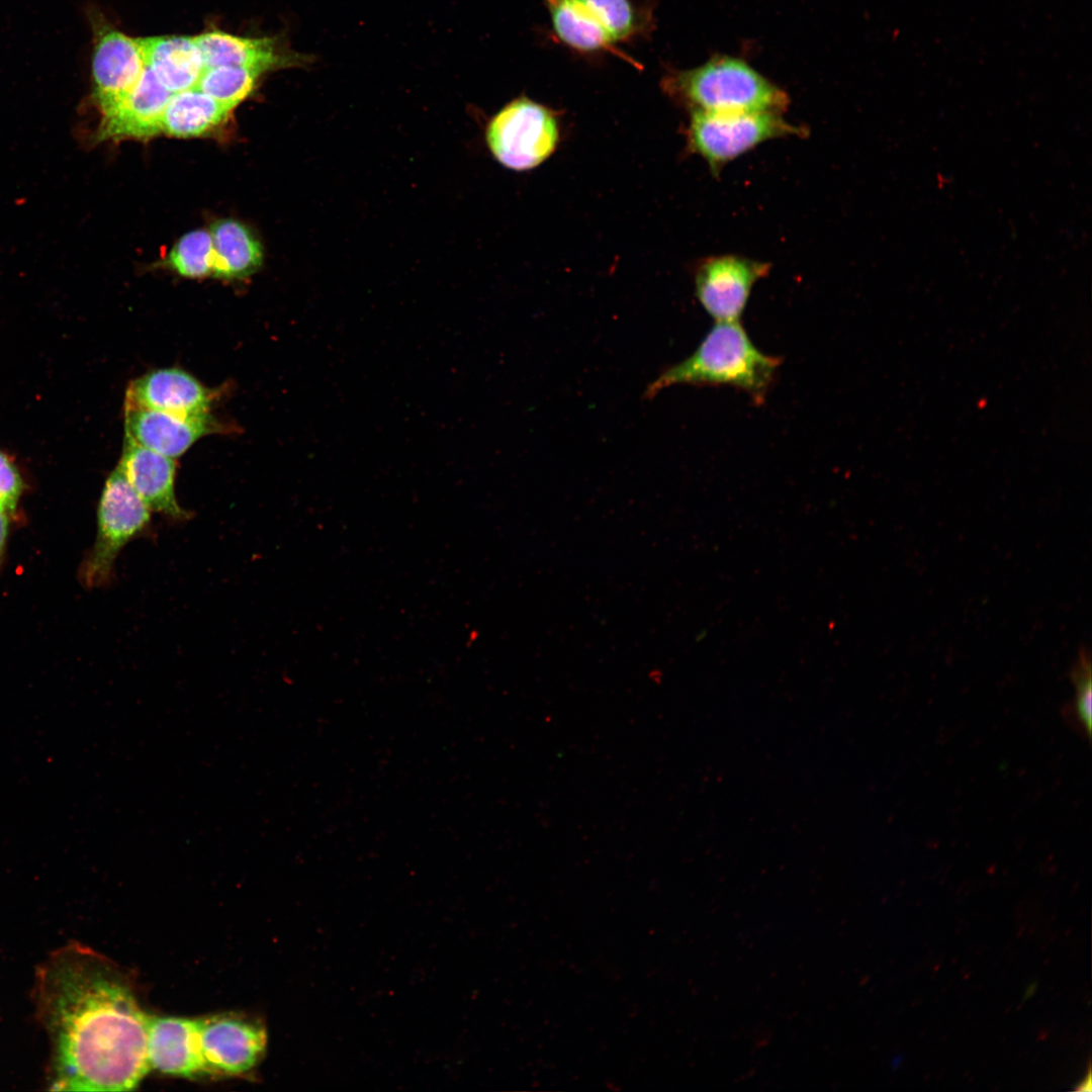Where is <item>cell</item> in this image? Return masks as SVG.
<instances>
[{
    "label": "cell",
    "instance_id": "8fae6325",
    "mask_svg": "<svg viewBox=\"0 0 1092 1092\" xmlns=\"http://www.w3.org/2000/svg\"><path fill=\"white\" fill-rule=\"evenodd\" d=\"M172 96L147 68L133 88L102 113L96 140L147 139L162 131V117Z\"/></svg>",
    "mask_w": 1092,
    "mask_h": 1092
},
{
    "label": "cell",
    "instance_id": "5bb4252c",
    "mask_svg": "<svg viewBox=\"0 0 1092 1092\" xmlns=\"http://www.w3.org/2000/svg\"><path fill=\"white\" fill-rule=\"evenodd\" d=\"M147 1055L150 1070L165 1075L195 1077L206 1074L198 1019L150 1016Z\"/></svg>",
    "mask_w": 1092,
    "mask_h": 1092
},
{
    "label": "cell",
    "instance_id": "7a4b0ae2",
    "mask_svg": "<svg viewBox=\"0 0 1092 1092\" xmlns=\"http://www.w3.org/2000/svg\"><path fill=\"white\" fill-rule=\"evenodd\" d=\"M782 358L761 352L740 321L715 322L696 350L663 370L646 387L644 398L676 384L728 385L745 392L754 404L764 402Z\"/></svg>",
    "mask_w": 1092,
    "mask_h": 1092
},
{
    "label": "cell",
    "instance_id": "603a6c76",
    "mask_svg": "<svg viewBox=\"0 0 1092 1092\" xmlns=\"http://www.w3.org/2000/svg\"><path fill=\"white\" fill-rule=\"evenodd\" d=\"M1075 686V698L1069 706L1068 718L1084 737L1091 738L1092 728V682L1091 661L1086 650L1081 651L1071 672Z\"/></svg>",
    "mask_w": 1092,
    "mask_h": 1092
},
{
    "label": "cell",
    "instance_id": "d4e9b609",
    "mask_svg": "<svg viewBox=\"0 0 1092 1092\" xmlns=\"http://www.w3.org/2000/svg\"><path fill=\"white\" fill-rule=\"evenodd\" d=\"M8 534V513L0 510V558L2 556Z\"/></svg>",
    "mask_w": 1092,
    "mask_h": 1092
},
{
    "label": "cell",
    "instance_id": "8992f818",
    "mask_svg": "<svg viewBox=\"0 0 1092 1092\" xmlns=\"http://www.w3.org/2000/svg\"><path fill=\"white\" fill-rule=\"evenodd\" d=\"M151 510L117 466L108 476L97 509V535L81 566V581L88 587L107 583L114 562L131 540L147 533Z\"/></svg>",
    "mask_w": 1092,
    "mask_h": 1092
},
{
    "label": "cell",
    "instance_id": "6da1fadb",
    "mask_svg": "<svg viewBox=\"0 0 1092 1092\" xmlns=\"http://www.w3.org/2000/svg\"><path fill=\"white\" fill-rule=\"evenodd\" d=\"M33 995L51 1090L128 1091L148 1074L150 1016L112 962L71 942L40 964Z\"/></svg>",
    "mask_w": 1092,
    "mask_h": 1092
},
{
    "label": "cell",
    "instance_id": "7402d4cb",
    "mask_svg": "<svg viewBox=\"0 0 1092 1092\" xmlns=\"http://www.w3.org/2000/svg\"><path fill=\"white\" fill-rule=\"evenodd\" d=\"M213 259L210 232L195 230L174 245L168 256V264L182 276L198 278L212 274Z\"/></svg>",
    "mask_w": 1092,
    "mask_h": 1092
},
{
    "label": "cell",
    "instance_id": "9c48e42d",
    "mask_svg": "<svg viewBox=\"0 0 1092 1092\" xmlns=\"http://www.w3.org/2000/svg\"><path fill=\"white\" fill-rule=\"evenodd\" d=\"M145 69L138 38L108 24L97 23L92 79L94 98L101 114L114 107L133 88Z\"/></svg>",
    "mask_w": 1092,
    "mask_h": 1092
},
{
    "label": "cell",
    "instance_id": "7c38bea8",
    "mask_svg": "<svg viewBox=\"0 0 1092 1092\" xmlns=\"http://www.w3.org/2000/svg\"><path fill=\"white\" fill-rule=\"evenodd\" d=\"M117 466L151 511L176 521L188 519L187 511L179 505L175 494L176 462L173 458L124 438Z\"/></svg>",
    "mask_w": 1092,
    "mask_h": 1092
},
{
    "label": "cell",
    "instance_id": "ba28073f",
    "mask_svg": "<svg viewBox=\"0 0 1092 1092\" xmlns=\"http://www.w3.org/2000/svg\"><path fill=\"white\" fill-rule=\"evenodd\" d=\"M200 1049L208 1075H241L262 1058L267 1032L260 1022L224 1013L198 1019Z\"/></svg>",
    "mask_w": 1092,
    "mask_h": 1092
},
{
    "label": "cell",
    "instance_id": "4fadbf2b",
    "mask_svg": "<svg viewBox=\"0 0 1092 1092\" xmlns=\"http://www.w3.org/2000/svg\"><path fill=\"white\" fill-rule=\"evenodd\" d=\"M204 68L238 66L265 73L306 64V56L283 47L275 37H245L212 30L194 36Z\"/></svg>",
    "mask_w": 1092,
    "mask_h": 1092
},
{
    "label": "cell",
    "instance_id": "2e32d148",
    "mask_svg": "<svg viewBox=\"0 0 1092 1092\" xmlns=\"http://www.w3.org/2000/svg\"><path fill=\"white\" fill-rule=\"evenodd\" d=\"M147 68L172 94L195 88L204 70L194 36L138 38Z\"/></svg>",
    "mask_w": 1092,
    "mask_h": 1092
},
{
    "label": "cell",
    "instance_id": "3957f363",
    "mask_svg": "<svg viewBox=\"0 0 1092 1092\" xmlns=\"http://www.w3.org/2000/svg\"><path fill=\"white\" fill-rule=\"evenodd\" d=\"M663 92L690 112H778L786 92L740 59L716 57L698 67L670 71Z\"/></svg>",
    "mask_w": 1092,
    "mask_h": 1092
},
{
    "label": "cell",
    "instance_id": "e0dca14e",
    "mask_svg": "<svg viewBox=\"0 0 1092 1092\" xmlns=\"http://www.w3.org/2000/svg\"><path fill=\"white\" fill-rule=\"evenodd\" d=\"M213 245L212 275L237 279L253 274L262 264L263 250L256 236L235 219H220L210 229Z\"/></svg>",
    "mask_w": 1092,
    "mask_h": 1092
},
{
    "label": "cell",
    "instance_id": "ffe728a7",
    "mask_svg": "<svg viewBox=\"0 0 1092 1092\" xmlns=\"http://www.w3.org/2000/svg\"><path fill=\"white\" fill-rule=\"evenodd\" d=\"M608 32L614 43L646 33L651 14L633 0H577Z\"/></svg>",
    "mask_w": 1092,
    "mask_h": 1092
},
{
    "label": "cell",
    "instance_id": "5b68a950",
    "mask_svg": "<svg viewBox=\"0 0 1092 1092\" xmlns=\"http://www.w3.org/2000/svg\"><path fill=\"white\" fill-rule=\"evenodd\" d=\"M559 140L556 112L526 96L502 107L485 129V142L494 159L514 171L543 164L557 150Z\"/></svg>",
    "mask_w": 1092,
    "mask_h": 1092
},
{
    "label": "cell",
    "instance_id": "ac0fdd59",
    "mask_svg": "<svg viewBox=\"0 0 1092 1092\" xmlns=\"http://www.w3.org/2000/svg\"><path fill=\"white\" fill-rule=\"evenodd\" d=\"M231 111V107L191 88L172 94L162 117V131L178 138L198 136L222 122Z\"/></svg>",
    "mask_w": 1092,
    "mask_h": 1092
},
{
    "label": "cell",
    "instance_id": "277c9868",
    "mask_svg": "<svg viewBox=\"0 0 1092 1092\" xmlns=\"http://www.w3.org/2000/svg\"><path fill=\"white\" fill-rule=\"evenodd\" d=\"M808 132L778 112H690L687 151L703 158L718 177L728 163L764 142Z\"/></svg>",
    "mask_w": 1092,
    "mask_h": 1092
},
{
    "label": "cell",
    "instance_id": "44dd1931",
    "mask_svg": "<svg viewBox=\"0 0 1092 1092\" xmlns=\"http://www.w3.org/2000/svg\"><path fill=\"white\" fill-rule=\"evenodd\" d=\"M261 74L238 66L208 67L195 88L233 109L252 92Z\"/></svg>",
    "mask_w": 1092,
    "mask_h": 1092
},
{
    "label": "cell",
    "instance_id": "30bf717a",
    "mask_svg": "<svg viewBox=\"0 0 1092 1092\" xmlns=\"http://www.w3.org/2000/svg\"><path fill=\"white\" fill-rule=\"evenodd\" d=\"M124 428L125 438L175 459L219 425L210 414L186 417L125 403Z\"/></svg>",
    "mask_w": 1092,
    "mask_h": 1092
},
{
    "label": "cell",
    "instance_id": "52a82bcc",
    "mask_svg": "<svg viewBox=\"0 0 1092 1092\" xmlns=\"http://www.w3.org/2000/svg\"><path fill=\"white\" fill-rule=\"evenodd\" d=\"M767 262L725 254L702 260L695 271V294L715 322H736L753 286L769 274Z\"/></svg>",
    "mask_w": 1092,
    "mask_h": 1092
},
{
    "label": "cell",
    "instance_id": "cb8c5ba5",
    "mask_svg": "<svg viewBox=\"0 0 1092 1092\" xmlns=\"http://www.w3.org/2000/svg\"><path fill=\"white\" fill-rule=\"evenodd\" d=\"M22 488L23 483L18 470L0 450V510L7 513L13 512Z\"/></svg>",
    "mask_w": 1092,
    "mask_h": 1092
},
{
    "label": "cell",
    "instance_id": "d6986e66",
    "mask_svg": "<svg viewBox=\"0 0 1092 1092\" xmlns=\"http://www.w3.org/2000/svg\"><path fill=\"white\" fill-rule=\"evenodd\" d=\"M552 29L567 48L581 54H596L615 43L608 32L577 0H543Z\"/></svg>",
    "mask_w": 1092,
    "mask_h": 1092
},
{
    "label": "cell",
    "instance_id": "9a60e30c",
    "mask_svg": "<svg viewBox=\"0 0 1092 1092\" xmlns=\"http://www.w3.org/2000/svg\"><path fill=\"white\" fill-rule=\"evenodd\" d=\"M211 399L210 391L188 372L163 368L130 382L125 403L191 417L209 414Z\"/></svg>",
    "mask_w": 1092,
    "mask_h": 1092
}]
</instances>
